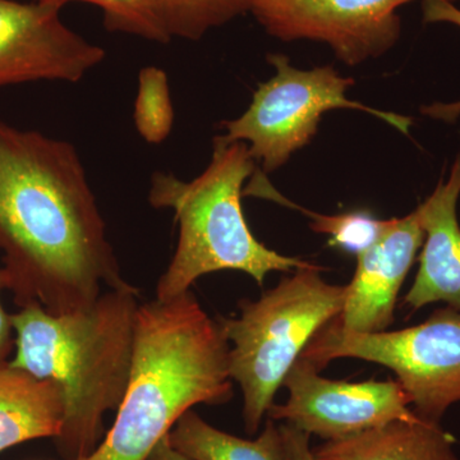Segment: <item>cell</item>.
Listing matches in <instances>:
<instances>
[{
	"instance_id": "8fae6325",
	"label": "cell",
	"mask_w": 460,
	"mask_h": 460,
	"mask_svg": "<svg viewBox=\"0 0 460 460\" xmlns=\"http://www.w3.org/2000/svg\"><path fill=\"white\" fill-rule=\"evenodd\" d=\"M425 241L419 211L387 222L381 237L357 257L356 272L347 286L339 328L353 332H385L394 321L399 290Z\"/></svg>"
},
{
	"instance_id": "6da1fadb",
	"label": "cell",
	"mask_w": 460,
	"mask_h": 460,
	"mask_svg": "<svg viewBox=\"0 0 460 460\" xmlns=\"http://www.w3.org/2000/svg\"><path fill=\"white\" fill-rule=\"evenodd\" d=\"M0 251L20 307L71 314L128 284L74 145L2 120Z\"/></svg>"
},
{
	"instance_id": "4fadbf2b",
	"label": "cell",
	"mask_w": 460,
	"mask_h": 460,
	"mask_svg": "<svg viewBox=\"0 0 460 460\" xmlns=\"http://www.w3.org/2000/svg\"><path fill=\"white\" fill-rule=\"evenodd\" d=\"M440 423L394 420L313 449L316 460H460Z\"/></svg>"
},
{
	"instance_id": "e0dca14e",
	"label": "cell",
	"mask_w": 460,
	"mask_h": 460,
	"mask_svg": "<svg viewBox=\"0 0 460 460\" xmlns=\"http://www.w3.org/2000/svg\"><path fill=\"white\" fill-rule=\"evenodd\" d=\"M260 0H156L172 39L198 41L206 33L252 12Z\"/></svg>"
},
{
	"instance_id": "ba28073f",
	"label": "cell",
	"mask_w": 460,
	"mask_h": 460,
	"mask_svg": "<svg viewBox=\"0 0 460 460\" xmlns=\"http://www.w3.org/2000/svg\"><path fill=\"white\" fill-rule=\"evenodd\" d=\"M304 357L284 380L289 392L286 404H272L269 419L284 420L325 441L343 440L394 420H417L410 398L396 380H329Z\"/></svg>"
},
{
	"instance_id": "7a4b0ae2",
	"label": "cell",
	"mask_w": 460,
	"mask_h": 460,
	"mask_svg": "<svg viewBox=\"0 0 460 460\" xmlns=\"http://www.w3.org/2000/svg\"><path fill=\"white\" fill-rule=\"evenodd\" d=\"M229 341L190 290L140 304L126 394L114 425L81 460H146L178 420L198 404L233 396Z\"/></svg>"
},
{
	"instance_id": "5bb4252c",
	"label": "cell",
	"mask_w": 460,
	"mask_h": 460,
	"mask_svg": "<svg viewBox=\"0 0 460 460\" xmlns=\"http://www.w3.org/2000/svg\"><path fill=\"white\" fill-rule=\"evenodd\" d=\"M65 405L56 385L11 363L0 366V453L59 435Z\"/></svg>"
},
{
	"instance_id": "ac0fdd59",
	"label": "cell",
	"mask_w": 460,
	"mask_h": 460,
	"mask_svg": "<svg viewBox=\"0 0 460 460\" xmlns=\"http://www.w3.org/2000/svg\"><path fill=\"white\" fill-rule=\"evenodd\" d=\"M133 120L138 135L147 144H163L171 135L174 126V107L164 69L155 66L141 69Z\"/></svg>"
},
{
	"instance_id": "2e32d148",
	"label": "cell",
	"mask_w": 460,
	"mask_h": 460,
	"mask_svg": "<svg viewBox=\"0 0 460 460\" xmlns=\"http://www.w3.org/2000/svg\"><path fill=\"white\" fill-rule=\"evenodd\" d=\"M253 195L274 199L288 208L299 210L311 219V228L320 234L329 235V246L337 248L344 253L358 256L370 248L386 229L389 220H380L371 214L354 211L339 215H323L305 210L301 206L284 199L277 192L265 175L256 181Z\"/></svg>"
},
{
	"instance_id": "9a60e30c",
	"label": "cell",
	"mask_w": 460,
	"mask_h": 460,
	"mask_svg": "<svg viewBox=\"0 0 460 460\" xmlns=\"http://www.w3.org/2000/svg\"><path fill=\"white\" fill-rule=\"evenodd\" d=\"M172 447L192 460H286L279 426L268 419L256 440L233 436L186 411L169 432Z\"/></svg>"
},
{
	"instance_id": "d6986e66",
	"label": "cell",
	"mask_w": 460,
	"mask_h": 460,
	"mask_svg": "<svg viewBox=\"0 0 460 460\" xmlns=\"http://www.w3.org/2000/svg\"><path fill=\"white\" fill-rule=\"evenodd\" d=\"M62 11L72 2L89 3L102 12L108 31L127 33L145 40L166 44L172 40L156 0H36Z\"/></svg>"
},
{
	"instance_id": "30bf717a",
	"label": "cell",
	"mask_w": 460,
	"mask_h": 460,
	"mask_svg": "<svg viewBox=\"0 0 460 460\" xmlns=\"http://www.w3.org/2000/svg\"><path fill=\"white\" fill-rule=\"evenodd\" d=\"M105 50L63 22L60 9L0 0V87L39 81L80 83Z\"/></svg>"
},
{
	"instance_id": "9c48e42d",
	"label": "cell",
	"mask_w": 460,
	"mask_h": 460,
	"mask_svg": "<svg viewBox=\"0 0 460 460\" xmlns=\"http://www.w3.org/2000/svg\"><path fill=\"white\" fill-rule=\"evenodd\" d=\"M411 2L260 0L251 13L274 38L323 42L344 65L358 66L394 47L402 31L398 9Z\"/></svg>"
},
{
	"instance_id": "277c9868",
	"label": "cell",
	"mask_w": 460,
	"mask_h": 460,
	"mask_svg": "<svg viewBox=\"0 0 460 460\" xmlns=\"http://www.w3.org/2000/svg\"><path fill=\"white\" fill-rule=\"evenodd\" d=\"M256 164L246 144L217 135L210 163L195 180L154 172L148 201L153 208L172 210L178 226L177 248L157 281V299L169 301L189 292L210 272H246L262 287L269 272L313 265L275 252L251 232L242 198L244 183L255 175Z\"/></svg>"
},
{
	"instance_id": "7c38bea8",
	"label": "cell",
	"mask_w": 460,
	"mask_h": 460,
	"mask_svg": "<svg viewBox=\"0 0 460 460\" xmlns=\"http://www.w3.org/2000/svg\"><path fill=\"white\" fill-rule=\"evenodd\" d=\"M460 196V154L447 181L441 180L431 196L417 208L425 241L420 269L404 304L420 310L445 302L460 311V226L456 205Z\"/></svg>"
},
{
	"instance_id": "ffe728a7",
	"label": "cell",
	"mask_w": 460,
	"mask_h": 460,
	"mask_svg": "<svg viewBox=\"0 0 460 460\" xmlns=\"http://www.w3.org/2000/svg\"><path fill=\"white\" fill-rule=\"evenodd\" d=\"M423 21L426 23H449V25L460 29V9L452 2L447 0H423L422 2ZM422 113L443 120V122L453 123L460 117V102H435L422 108Z\"/></svg>"
},
{
	"instance_id": "8992f818",
	"label": "cell",
	"mask_w": 460,
	"mask_h": 460,
	"mask_svg": "<svg viewBox=\"0 0 460 460\" xmlns=\"http://www.w3.org/2000/svg\"><path fill=\"white\" fill-rule=\"evenodd\" d=\"M323 370L338 358H358L394 372L420 420L440 423L460 402V311L447 305L425 323L395 332H353L330 321L302 353Z\"/></svg>"
},
{
	"instance_id": "52a82bcc",
	"label": "cell",
	"mask_w": 460,
	"mask_h": 460,
	"mask_svg": "<svg viewBox=\"0 0 460 460\" xmlns=\"http://www.w3.org/2000/svg\"><path fill=\"white\" fill-rule=\"evenodd\" d=\"M275 69L270 80L259 84L250 107L241 117L222 123V137L246 144L263 172L281 168L319 129L321 118L335 109H354L380 118L399 132L410 135L413 119L377 111L347 98L353 78L343 77L334 66L298 69L283 54H269Z\"/></svg>"
},
{
	"instance_id": "3957f363",
	"label": "cell",
	"mask_w": 460,
	"mask_h": 460,
	"mask_svg": "<svg viewBox=\"0 0 460 460\" xmlns=\"http://www.w3.org/2000/svg\"><path fill=\"white\" fill-rule=\"evenodd\" d=\"M138 289H107L84 310L51 314L31 304L12 314L9 363L56 385L65 405L56 440L63 460H81L104 438V419L126 394L135 349Z\"/></svg>"
},
{
	"instance_id": "7402d4cb",
	"label": "cell",
	"mask_w": 460,
	"mask_h": 460,
	"mask_svg": "<svg viewBox=\"0 0 460 460\" xmlns=\"http://www.w3.org/2000/svg\"><path fill=\"white\" fill-rule=\"evenodd\" d=\"M7 288L5 272L3 268H0V366L11 361L9 356H11L12 349H13L14 341H16L12 314L4 310V305L2 304V292Z\"/></svg>"
},
{
	"instance_id": "5b68a950",
	"label": "cell",
	"mask_w": 460,
	"mask_h": 460,
	"mask_svg": "<svg viewBox=\"0 0 460 460\" xmlns=\"http://www.w3.org/2000/svg\"><path fill=\"white\" fill-rule=\"evenodd\" d=\"M320 266L296 269L235 319H219L229 341V372L243 394V422L255 435L290 368L311 339L343 311L347 286L321 278Z\"/></svg>"
},
{
	"instance_id": "44dd1931",
	"label": "cell",
	"mask_w": 460,
	"mask_h": 460,
	"mask_svg": "<svg viewBox=\"0 0 460 460\" xmlns=\"http://www.w3.org/2000/svg\"><path fill=\"white\" fill-rule=\"evenodd\" d=\"M286 460H316L310 447V435L284 423L279 426Z\"/></svg>"
},
{
	"instance_id": "603a6c76",
	"label": "cell",
	"mask_w": 460,
	"mask_h": 460,
	"mask_svg": "<svg viewBox=\"0 0 460 460\" xmlns=\"http://www.w3.org/2000/svg\"><path fill=\"white\" fill-rule=\"evenodd\" d=\"M146 460H192L172 447L169 435L164 436L154 447Z\"/></svg>"
}]
</instances>
